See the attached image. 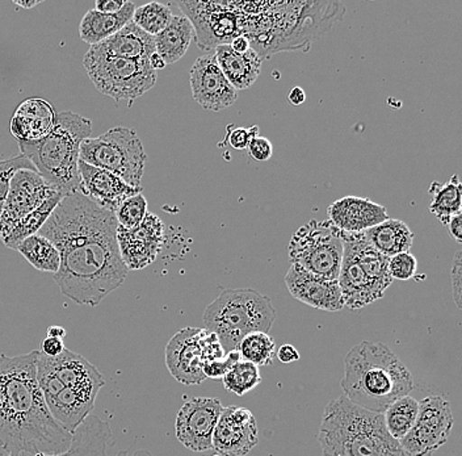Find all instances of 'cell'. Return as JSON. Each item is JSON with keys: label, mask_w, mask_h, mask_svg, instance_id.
Returning a JSON list of instances; mask_svg holds the SVG:
<instances>
[{"label": "cell", "mask_w": 462, "mask_h": 456, "mask_svg": "<svg viewBox=\"0 0 462 456\" xmlns=\"http://www.w3.org/2000/svg\"><path fill=\"white\" fill-rule=\"evenodd\" d=\"M117 228L115 213L82 193L63 196L37 233L60 253L54 280L63 296L78 305L97 307L123 285L129 271L118 250Z\"/></svg>", "instance_id": "cell-1"}, {"label": "cell", "mask_w": 462, "mask_h": 456, "mask_svg": "<svg viewBox=\"0 0 462 456\" xmlns=\"http://www.w3.org/2000/svg\"><path fill=\"white\" fill-rule=\"evenodd\" d=\"M37 355H0V447L11 456L68 451L72 434L54 420L37 380Z\"/></svg>", "instance_id": "cell-2"}, {"label": "cell", "mask_w": 462, "mask_h": 456, "mask_svg": "<svg viewBox=\"0 0 462 456\" xmlns=\"http://www.w3.org/2000/svg\"><path fill=\"white\" fill-rule=\"evenodd\" d=\"M345 396L365 411L381 413L414 388L411 372L381 342L364 340L345 358Z\"/></svg>", "instance_id": "cell-3"}, {"label": "cell", "mask_w": 462, "mask_h": 456, "mask_svg": "<svg viewBox=\"0 0 462 456\" xmlns=\"http://www.w3.org/2000/svg\"><path fill=\"white\" fill-rule=\"evenodd\" d=\"M322 456H409L386 430L383 414L342 395L325 408L318 432Z\"/></svg>", "instance_id": "cell-4"}, {"label": "cell", "mask_w": 462, "mask_h": 456, "mask_svg": "<svg viewBox=\"0 0 462 456\" xmlns=\"http://www.w3.org/2000/svg\"><path fill=\"white\" fill-rule=\"evenodd\" d=\"M92 123L74 114H57L53 131L36 143H20V152L28 158L49 186L63 196L79 191L80 145L91 137Z\"/></svg>", "instance_id": "cell-5"}, {"label": "cell", "mask_w": 462, "mask_h": 456, "mask_svg": "<svg viewBox=\"0 0 462 456\" xmlns=\"http://www.w3.org/2000/svg\"><path fill=\"white\" fill-rule=\"evenodd\" d=\"M204 324L221 343L225 353L236 350L239 342L255 331L268 333L276 320L270 297L251 290L224 291L204 312Z\"/></svg>", "instance_id": "cell-6"}, {"label": "cell", "mask_w": 462, "mask_h": 456, "mask_svg": "<svg viewBox=\"0 0 462 456\" xmlns=\"http://www.w3.org/2000/svg\"><path fill=\"white\" fill-rule=\"evenodd\" d=\"M343 249L342 267L337 282L345 307L361 310L383 299L393 283L388 270L389 258L372 247L364 233H343Z\"/></svg>", "instance_id": "cell-7"}, {"label": "cell", "mask_w": 462, "mask_h": 456, "mask_svg": "<svg viewBox=\"0 0 462 456\" xmlns=\"http://www.w3.org/2000/svg\"><path fill=\"white\" fill-rule=\"evenodd\" d=\"M79 161L112 172L129 186L141 187L146 153L137 133L116 126L99 137L86 138L80 145Z\"/></svg>", "instance_id": "cell-8"}, {"label": "cell", "mask_w": 462, "mask_h": 456, "mask_svg": "<svg viewBox=\"0 0 462 456\" xmlns=\"http://www.w3.org/2000/svg\"><path fill=\"white\" fill-rule=\"evenodd\" d=\"M83 65L95 88L116 102L132 103L157 83V71L150 68L147 60L106 56L91 48Z\"/></svg>", "instance_id": "cell-9"}, {"label": "cell", "mask_w": 462, "mask_h": 456, "mask_svg": "<svg viewBox=\"0 0 462 456\" xmlns=\"http://www.w3.org/2000/svg\"><path fill=\"white\" fill-rule=\"evenodd\" d=\"M291 265L319 278L337 280L343 261V233L328 221L310 220L289 242Z\"/></svg>", "instance_id": "cell-10"}, {"label": "cell", "mask_w": 462, "mask_h": 456, "mask_svg": "<svg viewBox=\"0 0 462 456\" xmlns=\"http://www.w3.org/2000/svg\"><path fill=\"white\" fill-rule=\"evenodd\" d=\"M225 355L215 333L207 329L184 328L167 345L166 365L179 383L196 386L207 380L204 366Z\"/></svg>", "instance_id": "cell-11"}, {"label": "cell", "mask_w": 462, "mask_h": 456, "mask_svg": "<svg viewBox=\"0 0 462 456\" xmlns=\"http://www.w3.org/2000/svg\"><path fill=\"white\" fill-rule=\"evenodd\" d=\"M37 380L45 401L66 388H103L106 386L99 369L83 355L65 349L58 357H48L39 350Z\"/></svg>", "instance_id": "cell-12"}, {"label": "cell", "mask_w": 462, "mask_h": 456, "mask_svg": "<svg viewBox=\"0 0 462 456\" xmlns=\"http://www.w3.org/2000/svg\"><path fill=\"white\" fill-rule=\"evenodd\" d=\"M453 414L449 401L430 396L419 403V413L412 429L400 441L409 456H432L449 440Z\"/></svg>", "instance_id": "cell-13"}, {"label": "cell", "mask_w": 462, "mask_h": 456, "mask_svg": "<svg viewBox=\"0 0 462 456\" xmlns=\"http://www.w3.org/2000/svg\"><path fill=\"white\" fill-rule=\"evenodd\" d=\"M57 193L60 192L49 186L36 170H19L11 179L10 191L0 216V239H5L17 222Z\"/></svg>", "instance_id": "cell-14"}, {"label": "cell", "mask_w": 462, "mask_h": 456, "mask_svg": "<svg viewBox=\"0 0 462 456\" xmlns=\"http://www.w3.org/2000/svg\"><path fill=\"white\" fill-rule=\"evenodd\" d=\"M224 405L218 398L192 397L176 415V438L192 451L212 449L213 432Z\"/></svg>", "instance_id": "cell-15"}, {"label": "cell", "mask_w": 462, "mask_h": 456, "mask_svg": "<svg viewBox=\"0 0 462 456\" xmlns=\"http://www.w3.org/2000/svg\"><path fill=\"white\" fill-rule=\"evenodd\" d=\"M121 259L129 270H143L154 264L164 241V225L158 216L147 212L143 221L134 229L118 225L116 232Z\"/></svg>", "instance_id": "cell-16"}, {"label": "cell", "mask_w": 462, "mask_h": 456, "mask_svg": "<svg viewBox=\"0 0 462 456\" xmlns=\"http://www.w3.org/2000/svg\"><path fill=\"white\" fill-rule=\"evenodd\" d=\"M189 82L193 99L208 111H224L238 98V92L222 73L215 53L204 54L195 60L190 69Z\"/></svg>", "instance_id": "cell-17"}, {"label": "cell", "mask_w": 462, "mask_h": 456, "mask_svg": "<svg viewBox=\"0 0 462 456\" xmlns=\"http://www.w3.org/2000/svg\"><path fill=\"white\" fill-rule=\"evenodd\" d=\"M258 425L247 408H224L213 432L212 449L219 456H245L258 444Z\"/></svg>", "instance_id": "cell-18"}, {"label": "cell", "mask_w": 462, "mask_h": 456, "mask_svg": "<svg viewBox=\"0 0 462 456\" xmlns=\"http://www.w3.org/2000/svg\"><path fill=\"white\" fill-rule=\"evenodd\" d=\"M79 191L97 206L116 213L118 207L132 196L143 193L141 187H132L123 179L99 167L91 166L79 161Z\"/></svg>", "instance_id": "cell-19"}, {"label": "cell", "mask_w": 462, "mask_h": 456, "mask_svg": "<svg viewBox=\"0 0 462 456\" xmlns=\"http://www.w3.org/2000/svg\"><path fill=\"white\" fill-rule=\"evenodd\" d=\"M285 284L294 299L309 307L326 312H339L345 308L337 280L319 278L300 265H291L285 276Z\"/></svg>", "instance_id": "cell-20"}, {"label": "cell", "mask_w": 462, "mask_h": 456, "mask_svg": "<svg viewBox=\"0 0 462 456\" xmlns=\"http://www.w3.org/2000/svg\"><path fill=\"white\" fill-rule=\"evenodd\" d=\"M328 222L345 235L364 233L389 219L388 210L368 198L346 196L328 208Z\"/></svg>", "instance_id": "cell-21"}, {"label": "cell", "mask_w": 462, "mask_h": 456, "mask_svg": "<svg viewBox=\"0 0 462 456\" xmlns=\"http://www.w3.org/2000/svg\"><path fill=\"white\" fill-rule=\"evenodd\" d=\"M112 438V429L108 421L100 420L97 415L89 414L74 434L68 451L62 454L46 455L37 454L34 456H108L109 441ZM0 456H11L5 450L0 447ZM114 456H152L149 450H138L134 454L130 455L129 451H120Z\"/></svg>", "instance_id": "cell-22"}, {"label": "cell", "mask_w": 462, "mask_h": 456, "mask_svg": "<svg viewBox=\"0 0 462 456\" xmlns=\"http://www.w3.org/2000/svg\"><path fill=\"white\" fill-rule=\"evenodd\" d=\"M57 114L53 106L43 99H28L17 107L11 132L20 143H36L53 131Z\"/></svg>", "instance_id": "cell-23"}, {"label": "cell", "mask_w": 462, "mask_h": 456, "mask_svg": "<svg viewBox=\"0 0 462 456\" xmlns=\"http://www.w3.org/2000/svg\"><path fill=\"white\" fill-rule=\"evenodd\" d=\"M91 48L106 56L149 62L150 56L155 53V42L154 37L130 22L114 36Z\"/></svg>", "instance_id": "cell-24"}, {"label": "cell", "mask_w": 462, "mask_h": 456, "mask_svg": "<svg viewBox=\"0 0 462 456\" xmlns=\"http://www.w3.org/2000/svg\"><path fill=\"white\" fill-rule=\"evenodd\" d=\"M215 54L222 73L236 92L251 88L258 79L263 60L254 49L241 54L229 44L217 45Z\"/></svg>", "instance_id": "cell-25"}, {"label": "cell", "mask_w": 462, "mask_h": 456, "mask_svg": "<svg viewBox=\"0 0 462 456\" xmlns=\"http://www.w3.org/2000/svg\"><path fill=\"white\" fill-rule=\"evenodd\" d=\"M135 7L132 2H125L120 13L108 15L97 10H89L83 17L79 25L80 39L86 44L95 46L100 44L108 37L114 36L123 30L128 23L132 22Z\"/></svg>", "instance_id": "cell-26"}, {"label": "cell", "mask_w": 462, "mask_h": 456, "mask_svg": "<svg viewBox=\"0 0 462 456\" xmlns=\"http://www.w3.org/2000/svg\"><path fill=\"white\" fill-rule=\"evenodd\" d=\"M366 241L386 258L410 251L414 242V233L403 221L388 219L364 232Z\"/></svg>", "instance_id": "cell-27"}, {"label": "cell", "mask_w": 462, "mask_h": 456, "mask_svg": "<svg viewBox=\"0 0 462 456\" xmlns=\"http://www.w3.org/2000/svg\"><path fill=\"white\" fill-rule=\"evenodd\" d=\"M193 37L195 30L189 19L184 15L172 16L169 27L154 37L155 53L166 65H172L187 53Z\"/></svg>", "instance_id": "cell-28"}, {"label": "cell", "mask_w": 462, "mask_h": 456, "mask_svg": "<svg viewBox=\"0 0 462 456\" xmlns=\"http://www.w3.org/2000/svg\"><path fill=\"white\" fill-rule=\"evenodd\" d=\"M430 193H432L430 210L441 224L447 225L450 218L461 213L462 186L458 175H453L446 184L435 181L430 187Z\"/></svg>", "instance_id": "cell-29"}, {"label": "cell", "mask_w": 462, "mask_h": 456, "mask_svg": "<svg viewBox=\"0 0 462 456\" xmlns=\"http://www.w3.org/2000/svg\"><path fill=\"white\" fill-rule=\"evenodd\" d=\"M14 250L19 251L36 270L56 274L60 270V256L49 239L33 235L20 242Z\"/></svg>", "instance_id": "cell-30"}, {"label": "cell", "mask_w": 462, "mask_h": 456, "mask_svg": "<svg viewBox=\"0 0 462 456\" xmlns=\"http://www.w3.org/2000/svg\"><path fill=\"white\" fill-rule=\"evenodd\" d=\"M419 413V401L417 398L403 396L395 400L388 406L383 414L386 430L395 441L400 442L406 437L407 433L412 429L417 421Z\"/></svg>", "instance_id": "cell-31"}, {"label": "cell", "mask_w": 462, "mask_h": 456, "mask_svg": "<svg viewBox=\"0 0 462 456\" xmlns=\"http://www.w3.org/2000/svg\"><path fill=\"white\" fill-rule=\"evenodd\" d=\"M62 193H57V195L46 199L42 206L17 222L13 232L5 237V239H2L3 244H5V247H10V249L14 250V247H16L20 242L24 241L28 237L37 235V233L40 232V229L43 227V224L48 220L49 216L53 212L54 208H56L58 204H60V201L62 200Z\"/></svg>", "instance_id": "cell-32"}, {"label": "cell", "mask_w": 462, "mask_h": 456, "mask_svg": "<svg viewBox=\"0 0 462 456\" xmlns=\"http://www.w3.org/2000/svg\"><path fill=\"white\" fill-rule=\"evenodd\" d=\"M239 357L245 362L253 363L258 368H265L273 363L274 355H276V343L271 339L270 334L263 331L248 334L239 342Z\"/></svg>", "instance_id": "cell-33"}, {"label": "cell", "mask_w": 462, "mask_h": 456, "mask_svg": "<svg viewBox=\"0 0 462 456\" xmlns=\"http://www.w3.org/2000/svg\"><path fill=\"white\" fill-rule=\"evenodd\" d=\"M262 382L258 366L245 360H238L222 377L225 389L230 394L244 396L255 389Z\"/></svg>", "instance_id": "cell-34"}, {"label": "cell", "mask_w": 462, "mask_h": 456, "mask_svg": "<svg viewBox=\"0 0 462 456\" xmlns=\"http://www.w3.org/2000/svg\"><path fill=\"white\" fill-rule=\"evenodd\" d=\"M172 16V11L170 10V7L161 5V3L152 2L143 5V7L135 8L132 22L140 30L146 32L150 36L155 37L169 27Z\"/></svg>", "instance_id": "cell-35"}, {"label": "cell", "mask_w": 462, "mask_h": 456, "mask_svg": "<svg viewBox=\"0 0 462 456\" xmlns=\"http://www.w3.org/2000/svg\"><path fill=\"white\" fill-rule=\"evenodd\" d=\"M146 215L147 200L143 193L126 199L115 213L116 220L124 229H134L143 221Z\"/></svg>", "instance_id": "cell-36"}, {"label": "cell", "mask_w": 462, "mask_h": 456, "mask_svg": "<svg viewBox=\"0 0 462 456\" xmlns=\"http://www.w3.org/2000/svg\"><path fill=\"white\" fill-rule=\"evenodd\" d=\"M19 170H36V167L23 154L14 155L10 160L0 161V216L10 191L11 179Z\"/></svg>", "instance_id": "cell-37"}, {"label": "cell", "mask_w": 462, "mask_h": 456, "mask_svg": "<svg viewBox=\"0 0 462 456\" xmlns=\"http://www.w3.org/2000/svg\"><path fill=\"white\" fill-rule=\"evenodd\" d=\"M388 270L393 280L412 279L418 270L417 258L410 251L397 254V256L389 258Z\"/></svg>", "instance_id": "cell-38"}, {"label": "cell", "mask_w": 462, "mask_h": 456, "mask_svg": "<svg viewBox=\"0 0 462 456\" xmlns=\"http://www.w3.org/2000/svg\"><path fill=\"white\" fill-rule=\"evenodd\" d=\"M259 135V126H254L250 128H238L236 126H227L226 141L231 149H247L251 141Z\"/></svg>", "instance_id": "cell-39"}, {"label": "cell", "mask_w": 462, "mask_h": 456, "mask_svg": "<svg viewBox=\"0 0 462 456\" xmlns=\"http://www.w3.org/2000/svg\"><path fill=\"white\" fill-rule=\"evenodd\" d=\"M238 360H241L238 350L229 351L222 359L207 363L204 366V375L207 379H222Z\"/></svg>", "instance_id": "cell-40"}, {"label": "cell", "mask_w": 462, "mask_h": 456, "mask_svg": "<svg viewBox=\"0 0 462 456\" xmlns=\"http://www.w3.org/2000/svg\"><path fill=\"white\" fill-rule=\"evenodd\" d=\"M247 150L250 157L253 158V160L258 161V163H265V161L270 160L273 154V143H271L268 138L262 137V135L254 138L250 145H248Z\"/></svg>", "instance_id": "cell-41"}, {"label": "cell", "mask_w": 462, "mask_h": 456, "mask_svg": "<svg viewBox=\"0 0 462 456\" xmlns=\"http://www.w3.org/2000/svg\"><path fill=\"white\" fill-rule=\"evenodd\" d=\"M462 251L458 250L453 258L452 270H450V278H452L453 297H455L456 305L462 307Z\"/></svg>", "instance_id": "cell-42"}, {"label": "cell", "mask_w": 462, "mask_h": 456, "mask_svg": "<svg viewBox=\"0 0 462 456\" xmlns=\"http://www.w3.org/2000/svg\"><path fill=\"white\" fill-rule=\"evenodd\" d=\"M65 349L63 340L54 339V337H46V339L42 340L40 351H42V354L48 355V357H58V355L65 351Z\"/></svg>", "instance_id": "cell-43"}, {"label": "cell", "mask_w": 462, "mask_h": 456, "mask_svg": "<svg viewBox=\"0 0 462 456\" xmlns=\"http://www.w3.org/2000/svg\"><path fill=\"white\" fill-rule=\"evenodd\" d=\"M124 5H125V2H121V0H97L95 3V10L101 14L114 15V14L120 13L123 10Z\"/></svg>", "instance_id": "cell-44"}, {"label": "cell", "mask_w": 462, "mask_h": 456, "mask_svg": "<svg viewBox=\"0 0 462 456\" xmlns=\"http://www.w3.org/2000/svg\"><path fill=\"white\" fill-rule=\"evenodd\" d=\"M448 230H449V236L455 239L456 242L461 244L462 242V216L461 213L450 218V220L447 224Z\"/></svg>", "instance_id": "cell-45"}, {"label": "cell", "mask_w": 462, "mask_h": 456, "mask_svg": "<svg viewBox=\"0 0 462 456\" xmlns=\"http://www.w3.org/2000/svg\"><path fill=\"white\" fill-rule=\"evenodd\" d=\"M277 358L282 363L297 362V360H300V353L294 346L284 345L277 351Z\"/></svg>", "instance_id": "cell-46"}, {"label": "cell", "mask_w": 462, "mask_h": 456, "mask_svg": "<svg viewBox=\"0 0 462 456\" xmlns=\"http://www.w3.org/2000/svg\"><path fill=\"white\" fill-rule=\"evenodd\" d=\"M230 48L233 49L236 53H247L248 51H251V42L248 37L244 36V34H238V36L234 37L230 42Z\"/></svg>", "instance_id": "cell-47"}, {"label": "cell", "mask_w": 462, "mask_h": 456, "mask_svg": "<svg viewBox=\"0 0 462 456\" xmlns=\"http://www.w3.org/2000/svg\"><path fill=\"white\" fill-rule=\"evenodd\" d=\"M288 99L291 106H301L306 100L305 91L301 88H293L289 92Z\"/></svg>", "instance_id": "cell-48"}, {"label": "cell", "mask_w": 462, "mask_h": 456, "mask_svg": "<svg viewBox=\"0 0 462 456\" xmlns=\"http://www.w3.org/2000/svg\"><path fill=\"white\" fill-rule=\"evenodd\" d=\"M149 63L150 68L154 71L162 70V69L166 68V62H164V60L162 59L158 53H152V56H150Z\"/></svg>", "instance_id": "cell-49"}, {"label": "cell", "mask_w": 462, "mask_h": 456, "mask_svg": "<svg viewBox=\"0 0 462 456\" xmlns=\"http://www.w3.org/2000/svg\"><path fill=\"white\" fill-rule=\"evenodd\" d=\"M66 329H63L62 326H51L48 329V337H54V339L63 340L66 337Z\"/></svg>", "instance_id": "cell-50"}, {"label": "cell", "mask_w": 462, "mask_h": 456, "mask_svg": "<svg viewBox=\"0 0 462 456\" xmlns=\"http://www.w3.org/2000/svg\"><path fill=\"white\" fill-rule=\"evenodd\" d=\"M14 5H19V7L24 8V10H31V8L37 7V5H42V0H32V2H24V0H14Z\"/></svg>", "instance_id": "cell-51"}, {"label": "cell", "mask_w": 462, "mask_h": 456, "mask_svg": "<svg viewBox=\"0 0 462 456\" xmlns=\"http://www.w3.org/2000/svg\"><path fill=\"white\" fill-rule=\"evenodd\" d=\"M213 456H219V455H217V454H216V455H213Z\"/></svg>", "instance_id": "cell-52"}]
</instances>
